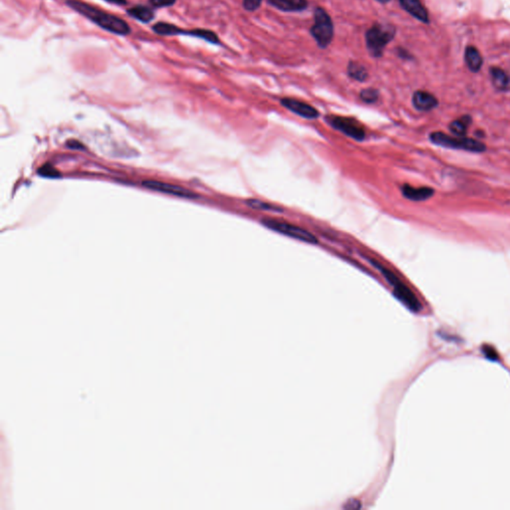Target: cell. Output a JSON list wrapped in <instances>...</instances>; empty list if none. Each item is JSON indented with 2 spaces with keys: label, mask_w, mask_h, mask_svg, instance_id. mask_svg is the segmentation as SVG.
<instances>
[{
  "label": "cell",
  "mask_w": 510,
  "mask_h": 510,
  "mask_svg": "<svg viewBox=\"0 0 510 510\" xmlns=\"http://www.w3.org/2000/svg\"><path fill=\"white\" fill-rule=\"evenodd\" d=\"M429 140L432 144L447 149L461 150L471 153H483L486 151V146L481 141L464 137H456V135L453 137V135L441 132L430 134Z\"/></svg>",
  "instance_id": "3"
},
{
  "label": "cell",
  "mask_w": 510,
  "mask_h": 510,
  "mask_svg": "<svg viewBox=\"0 0 510 510\" xmlns=\"http://www.w3.org/2000/svg\"><path fill=\"white\" fill-rule=\"evenodd\" d=\"M376 1H378V2L382 3V4H385V3H388V2H390V1H391V0H376Z\"/></svg>",
  "instance_id": "26"
},
{
  "label": "cell",
  "mask_w": 510,
  "mask_h": 510,
  "mask_svg": "<svg viewBox=\"0 0 510 510\" xmlns=\"http://www.w3.org/2000/svg\"><path fill=\"white\" fill-rule=\"evenodd\" d=\"M151 5L156 8H163L173 6L177 0H149Z\"/></svg>",
  "instance_id": "22"
},
{
  "label": "cell",
  "mask_w": 510,
  "mask_h": 510,
  "mask_svg": "<svg viewBox=\"0 0 510 510\" xmlns=\"http://www.w3.org/2000/svg\"><path fill=\"white\" fill-rule=\"evenodd\" d=\"M490 77L493 87L500 92H510V75L507 74L501 68L491 67Z\"/></svg>",
  "instance_id": "14"
},
{
  "label": "cell",
  "mask_w": 510,
  "mask_h": 510,
  "mask_svg": "<svg viewBox=\"0 0 510 510\" xmlns=\"http://www.w3.org/2000/svg\"><path fill=\"white\" fill-rule=\"evenodd\" d=\"M471 123V117L468 115H464L455 121H453L450 125V131L456 135V137H464L466 131Z\"/></svg>",
  "instance_id": "18"
},
{
  "label": "cell",
  "mask_w": 510,
  "mask_h": 510,
  "mask_svg": "<svg viewBox=\"0 0 510 510\" xmlns=\"http://www.w3.org/2000/svg\"><path fill=\"white\" fill-rule=\"evenodd\" d=\"M268 3L284 12H300L308 7V0H267Z\"/></svg>",
  "instance_id": "12"
},
{
  "label": "cell",
  "mask_w": 510,
  "mask_h": 510,
  "mask_svg": "<svg viewBox=\"0 0 510 510\" xmlns=\"http://www.w3.org/2000/svg\"><path fill=\"white\" fill-rule=\"evenodd\" d=\"M310 34L322 49L327 48L334 38V24L328 12L318 6L314 10V24L310 28Z\"/></svg>",
  "instance_id": "4"
},
{
  "label": "cell",
  "mask_w": 510,
  "mask_h": 510,
  "mask_svg": "<svg viewBox=\"0 0 510 510\" xmlns=\"http://www.w3.org/2000/svg\"><path fill=\"white\" fill-rule=\"evenodd\" d=\"M40 173H41L42 175L46 176V177H55V176L57 175V173H56L55 169L51 168V166H49V165L44 166V167L41 169V171H40Z\"/></svg>",
  "instance_id": "24"
},
{
  "label": "cell",
  "mask_w": 510,
  "mask_h": 510,
  "mask_svg": "<svg viewBox=\"0 0 510 510\" xmlns=\"http://www.w3.org/2000/svg\"><path fill=\"white\" fill-rule=\"evenodd\" d=\"M402 8L423 23H429V12L421 0H399Z\"/></svg>",
  "instance_id": "9"
},
{
  "label": "cell",
  "mask_w": 510,
  "mask_h": 510,
  "mask_svg": "<svg viewBox=\"0 0 510 510\" xmlns=\"http://www.w3.org/2000/svg\"><path fill=\"white\" fill-rule=\"evenodd\" d=\"M130 17L142 23H150L155 18V11L152 7L146 5H135L127 10Z\"/></svg>",
  "instance_id": "16"
},
{
  "label": "cell",
  "mask_w": 510,
  "mask_h": 510,
  "mask_svg": "<svg viewBox=\"0 0 510 510\" xmlns=\"http://www.w3.org/2000/svg\"><path fill=\"white\" fill-rule=\"evenodd\" d=\"M396 36V27L392 24L375 23L366 32V46L370 55L381 58L387 45Z\"/></svg>",
  "instance_id": "2"
},
{
  "label": "cell",
  "mask_w": 510,
  "mask_h": 510,
  "mask_svg": "<svg viewBox=\"0 0 510 510\" xmlns=\"http://www.w3.org/2000/svg\"><path fill=\"white\" fill-rule=\"evenodd\" d=\"M262 1L263 0H242V6L245 10L252 12L260 7Z\"/></svg>",
  "instance_id": "21"
},
{
  "label": "cell",
  "mask_w": 510,
  "mask_h": 510,
  "mask_svg": "<svg viewBox=\"0 0 510 510\" xmlns=\"http://www.w3.org/2000/svg\"><path fill=\"white\" fill-rule=\"evenodd\" d=\"M262 224H264L269 229L282 233L286 236L292 237V239H294V240H298V241L311 243V244L318 243V240L312 233H310L309 231L305 230L301 227L290 224L288 222L274 220V219H264V220H262Z\"/></svg>",
  "instance_id": "6"
},
{
  "label": "cell",
  "mask_w": 510,
  "mask_h": 510,
  "mask_svg": "<svg viewBox=\"0 0 510 510\" xmlns=\"http://www.w3.org/2000/svg\"><path fill=\"white\" fill-rule=\"evenodd\" d=\"M379 91L375 88H366L360 92V98L367 104L376 103L379 99Z\"/></svg>",
  "instance_id": "19"
},
{
  "label": "cell",
  "mask_w": 510,
  "mask_h": 510,
  "mask_svg": "<svg viewBox=\"0 0 510 510\" xmlns=\"http://www.w3.org/2000/svg\"><path fill=\"white\" fill-rule=\"evenodd\" d=\"M280 103L283 107H285L287 110L291 111L292 113L305 118V119H317L319 117V112L317 109H315L313 106L305 103L297 99L293 98H283L280 100Z\"/></svg>",
  "instance_id": "8"
},
{
  "label": "cell",
  "mask_w": 510,
  "mask_h": 510,
  "mask_svg": "<svg viewBox=\"0 0 510 510\" xmlns=\"http://www.w3.org/2000/svg\"><path fill=\"white\" fill-rule=\"evenodd\" d=\"M326 121L334 129L345 134L348 137L356 141H362L366 137V131L364 126L353 118L342 116H328L326 117Z\"/></svg>",
  "instance_id": "7"
},
{
  "label": "cell",
  "mask_w": 510,
  "mask_h": 510,
  "mask_svg": "<svg viewBox=\"0 0 510 510\" xmlns=\"http://www.w3.org/2000/svg\"><path fill=\"white\" fill-rule=\"evenodd\" d=\"M105 1L115 4V5H126L127 4V0H105Z\"/></svg>",
  "instance_id": "25"
},
{
  "label": "cell",
  "mask_w": 510,
  "mask_h": 510,
  "mask_svg": "<svg viewBox=\"0 0 510 510\" xmlns=\"http://www.w3.org/2000/svg\"><path fill=\"white\" fill-rule=\"evenodd\" d=\"M413 105L421 112H429L433 110L438 105V100L427 91H416L413 95Z\"/></svg>",
  "instance_id": "10"
},
{
  "label": "cell",
  "mask_w": 510,
  "mask_h": 510,
  "mask_svg": "<svg viewBox=\"0 0 510 510\" xmlns=\"http://www.w3.org/2000/svg\"><path fill=\"white\" fill-rule=\"evenodd\" d=\"M247 205L255 210H267V211H281L280 209L276 208V207H273V206H270V205H267V203L263 202V201H260V200H255V199H250L247 201Z\"/></svg>",
  "instance_id": "20"
},
{
  "label": "cell",
  "mask_w": 510,
  "mask_h": 510,
  "mask_svg": "<svg viewBox=\"0 0 510 510\" xmlns=\"http://www.w3.org/2000/svg\"><path fill=\"white\" fill-rule=\"evenodd\" d=\"M347 73L348 76L358 82H365L368 77L369 73L367 68L358 61H350L347 68Z\"/></svg>",
  "instance_id": "17"
},
{
  "label": "cell",
  "mask_w": 510,
  "mask_h": 510,
  "mask_svg": "<svg viewBox=\"0 0 510 510\" xmlns=\"http://www.w3.org/2000/svg\"><path fill=\"white\" fill-rule=\"evenodd\" d=\"M371 263H373L374 265H375L382 273L384 274V276L386 277V279L389 281V283L394 287V293L395 295L405 305L409 307L411 310L415 311V312H418L422 309V305L420 303V301L418 300V298L416 297V295L413 293V291L407 287L406 285H404L394 273L393 272H391L390 270H388L387 268L383 267L381 264H379L378 262L374 261V260H370Z\"/></svg>",
  "instance_id": "5"
},
{
  "label": "cell",
  "mask_w": 510,
  "mask_h": 510,
  "mask_svg": "<svg viewBox=\"0 0 510 510\" xmlns=\"http://www.w3.org/2000/svg\"><path fill=\"white\" fill-rule=\"evenodd\" d=\"M464 61L468 69L473 73H478L483 64V58L481 52L474 46L466 47L464 52Z\"/></svg>",
  "instance_id": "15"
},
{
  "label": "cell",
  "mask_w": 510,
  "mask_h": 510,
  "mask_svg": "<svg viewBox=\"0 0 510 510\" xmlns=\"http://www.w3.org/2000/svg\"><path fill=\"white\" fill-rule=\"evenodd\" d=\"M144 186L146 188L154 189V190H158V191H161V192H165V193H171V194L181 196V197H188V198L195 197V194H193L191 191L185 189L181 187L174 186V185L163 184V183H159V182H154V181H148V182L144 183Z\"/></svg>",
  "instance_id": "11"
},
{
  "label": "cell",
  "mask_w": 510,
  "mask_h": 510,
  "mask_svg": "<svg viewBox=\"0 0 510 510\" xmlns=\"http://www.w3.org/2000/svg\"><path fill=\"white\" fill-rule=\"evenodd\" d=\"M403 195L413 201H423L429 197H431L434 193V190L429 187L423 188H414L410 185H403L402 187Z\"/></svg>",
  "instance_id": "13"
},
{
  "label": "cell",
  "mask_w": 510,
  "mask_h": 510,
  "mask_svg": "<svg viewBox=\"0 0 510 510\" xmlns=\"http://www.w3.org/2000/svg\"><path fill=\"white\" fill-rule=\"evenodd\" d=\"M66 4L71 9L82 14L84 17L95 23L100 28L120 36H126L131 33L132 29L128 23L113 14L101 10L81 0H67Z\"/></svg>",
  "instance_id": "1"
},
{
  "label": "cell",
  "mask_w": 510,
  "mask_h": 510,
  "mask_svg": "<svg viewBox=\"0 0 510 510\" xmlns=\"http://www.w3.org/2000/svg\"><path fill=\"white\" fill-rule=\"evenodd\" d=\"M397 53H398V56H399L400 58H402V59H404V60H411V59H413L412 54H411L409 51L405 50V49H403V48H402V47H399Z\"/></svg>",
  "instance_id": "23"
}]
</instances>
